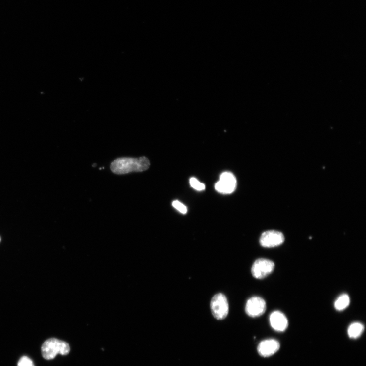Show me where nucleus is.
<instances>
[{"mask_svg": "<svg viewBox=\"0 0 366 366\" xmlns=\"http://www.w3.org/2000/svg\"><path fill=\"white\" fill-rule=\"evenodd\" d=\"M70 351V347L68 343L55 338L47 340L42 347L43 357L47 360L54 359L58 354L67 355Z\"/></svg>", "mask_w": 366, "mask_h": 366, "instance_id": "2", "label": "nucleus"}, {"mask_svg": "<svg viewBox=\"0 0 366 366\" xmlns=\"http://www.w3.org/2000/svg\"><path fill=\"white\" fill-rule=\"evenodd\" d=\"M0 240H1V239H0Z\"/></svg>", "mask_w": 366, "mask_h": 366, "instance_id": "15", "label": "nucleus"}, {"mask_svg": "<svg viewBox=\"0 0 366 366\" xmlns=\"http://www.w3.org/2000/svg\"><path fill=\"white\" fill-rule=\"evenodd\" d=\"M18 366H35L32 360L28 357L23 356L20 358Z\"/></svg>", "mask_w": 366, "mask_h": 366, "instance_id": "14", "label": "nucleus"}, {"mask_svg": "<svg viewBox=\"0 0 366 366\" xmlns=\"http://www.w3.org/2000/svg\"><path fill=\"white\" fill-rule=\"evenodd\" d=\"M270 322L272 328L279 332L285 331L289 325L286 316L279 311H274L271 314Z\"/></svg>", "mask_w": 366, "mask_h": 366, "instance_id": "9", "label": "nucleus"}, {"mask_svg": "<svg viewBox=\"0 0 366 366\" xmlns=\"http://www.w3.org/2000/svg\"><path fill=\"white\" fill-rule=\"evenodd\" d=\"M172 205L180 213L183 214H186L187 213V208L186 206L179 201H174Z\"/></svg>", "mask_w": 366, "mask_h": 366, "instance_id": "13", "label": "nucleus"}, {"mask_svg": "<svg viewBox=\"0 0 366 366\" xmlns=\"http://www.w3.org/2000/svg\"><path fill=\"white\" fill-rule=\"evenodd\" d=\"M274 263L266 258L257 259L252 268L253 276L257 279H263L270 274L274 269Z\"/></svg>", "mask_w": 366, "mask_h": 366, "instance_id": "4", "label": "nucleus"}, {"mask_svg": "<svg viewBox=\"0 0 366 366\" xmlns=\"http://www.w3.org/2000/svg\"><path fill=\"white\" fill-rule=\"evenodd\" d=\"M280 347V343L276 340L267 339L259 344L258 351L260 356L269 357L275 354Z\"/></svg>", "mask_w": 366, "mask_h": 366, "instance_id": "8", "label": "nucleus"}, {"mask_svg": "<svg viewBox=\"0 0 366 366\" xmlns=\"http://www.w3.org/2000/svg\"><path fill=\"white\" fill-rule=\"evenodd\" d=\"M190 184L193 188L198 191H202L205 189V185L195 178L190 179Z\"/></svg>", "mask_w": 366, "mask_h": 366, "instance_id": "12", "label": "nucleus"}, {"mask_svg": "<svg viewBox=\"0 0 366 366\" xmlns=\"http://www.w3.org/2000/svg\"><path fill=\"white\" fill-rule=\"evenodd\" d=\"M213 315L218 320L225 319L229 313V304L226 297L221 293L215 295L211 300Z\"/></svg>", "mask_w": 366, "mask_h": 366, "instance_id": "3", "label": "nucleus"}, {"mask_svg": "<svg viewBox=\"0 0 366 366\" xmlns=\"http://www.w3.org/2000/svg\"><path fill=\"white\" fill-rule=\"evenodd\" d=\"M237 180L230 172H224L220 177L219 181L215 185L216 190L222 194H230L236 190Z\"/></svg>", "mask_w": 366, "mask_h": 366, "instance_id": "5", "label": "nucleus"}, {"mask_svg": "<svg viewBox=\"0 0 366 366\" xmlns=\"http://www.w3.org/2000/svg\"><path fill=\"white\" fill-rule=\"evenodd\" d=\"M267 309L265 300L259 297H253L247 300L245 312L248 316L257 318L262 316Z\"/></svg>", "mask_w": 366, "mask_h": 366, "instance_id": "6", "label": "nucleus"}, {"mask_svg": "<svg viewBox=\"0 0 366 366\" xmlns=\"http://www.w3.org/2000/svg\"><path fill=\"white\" fill-rule=\"evenodd\" d=\"M364 330L363 324L360 322H354L351 324L348 329V335L352 339L360 337Z\"/></svg>", "mask_w": 366, "mask_h": 366, "instance_id": "10", "label": "nucleus"}, {"mask_svg": "<svg viewBox=\"0 0 366 366\" xmlns=\"http://www.w3.org/2000/svg\"><path fill=\"white\" fill-rule=\"evenodd\" d=\"M350 299L349 296L346 294L340 296L334 303V307L337 311H341L346 309L349 305Z\"/></svg>", "mask_w": 366, "mask_h": 366, "instance_id": "11", "label": "nucleus"}, {"mask_svg": "<svg viewBox=\"0 0 366 366\" xmlns=\"http://www.w3.org/2000/svg\"><path fill=\"white\" fill-rule=\"evenodd\" d=\"M284 240L282 233L275 230H269L261 235L260 243L264 247L272 248L281 245Z\"/></svg>", "mask_w": 366, "mask_h": 366, "instance_id": "7", "label": "nucleus"}, {"mask_svg": "<svg viewBox=\"0 0 366 366\" xmlns=\"http://www.w3.org/2000/svg\"><path fill=\"white\" fill-rule=\"evenodd\" d=\"M150 166V161L146 157L137 159L122 158L115 160L111 163V169L114 174L124 175L145 171Z\"/></svg>", "mask_w": 366, "mask_h": 366, "instance_id": "1", "label": "nucleus"}]
</instances>
